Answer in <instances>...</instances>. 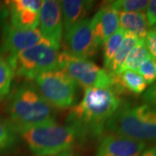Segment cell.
Returning <instances> with one entry per match:
<instances>
[{
  "label": "cell",
  "mask_w": 156,
  "mask_h": 156,
  "mask_svg": "<svg viewBox=\"0 0 156 156\" xmlns=\"http://www.w3.org/2000/svg\"><path fill=\"white\" fill-rule=\"evenodd\" d=\"M119 12L108 5L107 2L101 5L91 18V27L98 47L102 46L108 39L120 28Z\"/></svg>",
  "instance_id": "obj_13"
},
{
  "label": "cell",
  "mask_w": 156,
  "mask_h": 156,
  "mask_svg": "<svg viewBox=\"0 0 156 156\" xmlns=\"http://www.w3.org/2000/svg\"><path fill=\"white\" fill-rule=\"evenodd\" d=\"M117 12H143L149 4L147 0H117L107 1Z\"/></svg>",
  "instance_id": "obj_22"
},
{
  "label": "cell",
  "mask_w": 156,
  "mask_h": 156,
  "mask_svg": "<svg viewBox=\"0 0 156 156\" xmlns=\"http://www.w3.org/2000/svg\"><path fill=\"white\" fill-rule=\"evenodd\" d=\"M120 28L139 39H145L149 25L143 12H119Z\"/></svg>",
  "instance_id": "obj_16"
},
{
  "label": "cell",
  "mask_w": 156,
  "mask_h": 156,
  "mask_svg": "<svg viewBox=\"0 0 156 156\" xmlns=\"http://www.w3.org/2000/svg\"><path fill=\"white\" fill-rule=\"evenodd\" d=\"M9 19V8L7 1H0V24L4 25L8 23Z\"/></svg>",
  "instance_id": "obj_27"
},
{
  "label": "cell",
  "mask_w": 156,
  "mask_h": 156,
  "mask_svg": "<svg viewBox=\"0 0 156 156\" xmlns=\"http://www.w3.org/2000/svg\"><path fill=\"white\" fill-rule=\"evenodd\" d=\"M111 76L113 80L112 88L118 95L122 94L140 95L147 89V84L145 80L136 71L125 70Z\"/></svg>",
  "instance_id": "obj_15"
},
{
  "label": "cell",
  "mask_w": 156,
  "mask_h": 156,
  "mask_svg": "<svg viewBox=\"0 0 156 156\" xmlns=\"http://www.w3.org/2000/svg\"><path fill=\"white\" fill-rule=\"evenodd\" d=\"M6 111L14 129L56 122V109L40 94L32 81L24 80L11 90Z\"/></svg>",
  "instance_id": "obj_2"
},
{
  "label": "cell",
  "mask_w": 156,
  "mask_h": 156,
  "mask_svg": "<svg viewBox=\"0 0 156 156\" xmlns=\"http://www.w3.org/2000/svg\"><path fill=\"white\" fill-rule=\"evenodd\" d=\"M44 42L46 41L40 34L38 29H18L6 23L2 25L0 54L5 58H10L23 50Z\"/></svg>",
  "instance_id": "obj_9"
},
{
  "label": "cell",
  "mask_w": 156,
  "mask_h": 156,
  "mask_svg": "<svg viewBox=\"0 0 156 156\" xmlns=\"http://www.w3.org/2000/svg\"><path fill=\"white\" fill-rule=\"evenodd\" d=\"M140 156H156V145L146 149Z\"/></svg>",
  "instance_id": "obj_28"
},
{
  "label": "cell",
  "mask_w": 156,
  "mask_h": 156,
  "mask_svg": "<svg viewBox=\"0 0 156 156\" xmlns=\"http://www.w3.org/2000/svg\"><path fill=\"white\" fill-rule=\"evenodd\" d=\"M98 46L91 27V18H86L65 32L64 52L70 56L89 59L96 55Z\"/></svg>",
  "instance_id": "obj_8"
},
{
  "label": "cell",
  "mask_w": 156,
  "mask_h": 156,
  "mask_svg": "<svg viewBox=\"0 0 156 156\" xmlns=\"http://www.w3.org/2000/svg\"><path fill=\"white\" fill-rule=\"evenodd\" d=\"M14 72L8 60L0 54V101L9 95Z\"/></svg>",
  "instance_id": "obj_20"
},
{
  "label": "cell",
  "mask_w": 156,
  "mask_h": 156,
  "mask_svg": "<svg viewBox=\"0 0 156 156\" xmlns=\"http://www.w3.org/2000/svg\"><path fill=\"white\" fill-rule=\"evenodd\" d=\"M54 156H76L74 153H72L70 150L69 151H65V152H62L61 154H56V155Z\"/></svg>",
  "instance_id": "obj_29"
},
{
  "label": "cell",
  "mask_w": 156,
  "mask_h": 156,
  "mask_svg": "<svg viewBox=\"0 0 156 156\" xmlns=\"http://www.w3.org/2000/svg\"><path fill=\"white\" fill-rule=\"evenodd\" d=\"M147 146L141 141L108 134L101 138L95 156H140Z\"/></svg>",
  "instance_id": "obj_12"
},
{
  "label": "cell",
  "mask_w": 156,
  "mask_h": 156,
  "mask_svg": "<svg viewBox=\"0 0 156 156\" xmlns=\"http://www.w3.org/2000/svg\"><path fill=\"white\" fill-rule=\"evenodd\" d=\"M59 57V50L49 43L44 42L6 59L11 65L14 76L32 80L41 73L58 69Z\"/></svg>",
  "instance_id": "obj_5"
},
{
  "label": "cell",
  "mask_w": 156,
  "mask_h": 156,
  "mask_svg": "<svg viewBox=\"0 0 156 156\" xmlns=\"http://www.w3.org/2000/svg\"><path fill=\"white\" fill-rule=\"evenodd\" d=\"M139 40H140V39L137 38L136 37H134L131 34H125L122 43L121 44L119 49L115 53V55L113 57L110 64L108 65V67L106 69L107 72L108 73L110 76L115 75L119 72V70L121 69L123 62L126 60L129 52L138 43Z\"/></svg>",
  "instance_id": "obj_17"
},
{
  "label": "cell",
  "mask_w": 156,
  "mask_h": 156,
  "mask_svg": "<svg viewBox=\"0 0 156 156\" xmlns=\"http://www.w3.org/2000/svg\"><path fill=\"white\" fill-rule=\"evenodd\" d=\"M136 72L145 80L147 84H153L156 82V60L149 57L143 62Z\"/></svg>",
  "instance_id": "obj_23"
},
{
  "label": "cell",
  "mask_w": 156,
  "mask_h": 156,
  "mask_svg": "<svg viewBox=\"0 0 156 156\" xmlns=\"http://www.w3.org/2000/svg\"><path fill=\"white\" fill-rule=\"evenodd\" d=\"M38 26L39 32L45 41L59 50L63 36V22L59 1H43Z\"/></svg>",
  "instance_id": "obj_10"
},
{
  "label": "cell",
  "mask_w": 156,
  "mask_h": 156,
  "mask_svg": "<svg viewBox=\"0 0 156 156\" xmlns=\"http://www.w3.org/2000/svg\"><path fill=\"white\" fill-rule=\"evenodd\" d=\"M121 104V98L112 87L85 89L81 101L70 108L65 124L78 129L85 139L100 136L104 134L108 120Z\"/></svg>",
  "instance_id": "obj_1"
},
{
  "label": "cell",
  "mask_w": 156,
  "mask_h": 156,
  "mask_svg": "<svg viewBox=\"0 0 156 156\" xmlns=\"http://www.w3.org/2000/svg\"><path fill=\"white\" fill-rule=\"evenodd\" d=\"M42 4V0L7 1L9 8V23L11 26L18 29H37Z\"/></svg>",
  "instance_id": "obj_11"
},
{
  "label": "cell",
  "mask_w": 156,
  "mask_h": 156,
  "mask_svg": "<svg viewBox=\"0 0 156 156\" xmlns=\"http://www.w3.org/2000/svg\"><path fill=\"white\" fill-rule=\"evenodd\" d=\"M149 57H151V56L147 49L145 41L144 39H140L129 52V54L127 56L125 62H123L122 66L118 73L122 72L125 70L137 71L140 65Z\"/></svg>",
  "instance_id": "obj_18"
},
{
  "label": "cell",
  "mask_w": 156,
  "mask_h": 156,
  "mask_svg": "<svg viewBox=\"0 0 156 156\" xmlns=\"http://www.w3.org/2000/svg\"><path fill=\"white\" fill-rule=\"evenodd\" d=\"M154 30H156V26H155V27H154Z\"/></svg>",
  "instance_id": "obj_30"
},
{
  "label": "cell",
  "mask_w": 156,
  "mask_h": 156,
  "mask_svg": "<svg viewBox=\"0 0 156 156\" xmlns=\"http://www.w3.org/2000/svg\"><path fill=\"white\" fill-rule=\"evenodd\" d=\"M34 156H54L70 150L85 140L82 133L72 126L45 123L15 129Z\"/></svg>",
  "instance_id": "obj_3"
},
{
  "label": "cell",
  "mask_w": 156,
  "mask_h": 156,
  "mask_svg": "<svg viewBox=\"0 0 156 156\" xmlns=\"http://www.w3.org/2000/svg\"><path fill=\"white\" fill-rule=\"evenodd\" d=\"M142 99L146 104L156 108V82L142 94Z\"/></svg>",
  "instance_id": "obj_25"
},
{
  "label": "cell",
  "mask_w": 156,
  "mask_h": 156,
  "mask_svg": "<svg viewBox=\"0 0 156 156\" xmlns=\"http://www.w3.org/2000/svg\"><path fill=\"white\" fill-rule=\"evenodd\" d=\"M18 140L19 136L11 124L0 120V153L13 148Z\"/></svg>",
  "instance_id": "obj_21"
},
{
  "label": "cell",
  "mask_w": 156,
  "mask_h": 156,
  "mask_svg": "<svg viewBox=\"0 0 156 156\" xmlns=\"http://www.w3.org/2000/svg\"><path fill=\"white\" fill-rule=\"evenodd\" d=\"M144 41L151 57L156 60V30L154 29L149 30Z\"/></svg>",
  "instance_id": "obj_24"
},
{
  "label": "cell",
  "mask_w": 156,
  "mask_h": 156,
  "mask_svg": "<svg viewBox=\"0 0 156 156\" xmlns=\"http://www.w3.org/2000/svg\"><path fill=\"white\" fill-rule=\"evenodd\" d=\"M58 69L67 74L84 89L92 88H109L113 85L112 76L104 69L96 65L89 59H81L60 52Z\"/></svg>",
  "instance_id": "obj_7"
},
{
  "label": "cell",
  "mask_w": 156,
  "mask_h": 156,
  "mask_svg": "<svg viewBox=\"0 0 156 156\" xmlns=\"http://www.w3.org/2000/svg\"><path fill=\"white\" fill-rule=\"evenodd\" d=\"M125 34L126 33L122 29L119 28L102 45V62L105 70L110 64L113 57L115 56L120 45L122 43Z\"/></svg>",
  "instance_id": "obj_19"
},
{
  "label": "cell",
  "mask_w": 156,
  "mask_h": 156,
  "mask_svg": "<svg viewBox=\"0 0 156 156\" xmlns=\"http://www.w3.org/2000/svg\"><path fill=\"white\" fill-rule=\"evenodd\" d=\"M146 17L149 27L156 26V0H151L147 7Z\"/></svg>",
  "instance_id": "obj_26"
},
{
  "label": "cell",
  "mask_w": 156,
  "mask_h": 156,
  "mask_svg": "<svg viewBox=\"0 0 156 156\" xmlns=\"http://www.w3.org/2000/svg\"><path fill=\"white\" fill-rule=\"evenodd\" d=\"M59 2L65 32L86 19L95 5V2L91 0H62Z\"/></svg>",
  "instance_id": "obj_14"
},
{
  "label": "cell",
  "mask_w": 156,
  "mask_h": 156,
  "mask_svg": "<svg viewBox=\"0 0 156 156\" xmlns=\"http://www.w3.org/2000/svg\"><path fill=\"white\" fill-rule=\"evenodd\" d=\"M104 133L156 145V108L147 104H121L104 126Z\"/></svg>",
  "instance_id": "obj_4"
},
{
  "label": "cell",
  "mask_w": 156,
  "mask_h": 156,
  "mask_svg": "<svg viewBox=\"0 0 156 156\" xmlns=\"http://www.w3.org/2000/svg\"><path fill=\"white\" fill-rule=\"evenodd\" d=\"M40 94L56 109L72 108L77 103L78 87L60 69L41 73L30 80Z\"/></svg>",
  "instance_id": "obj_6"
}]
</instances>
